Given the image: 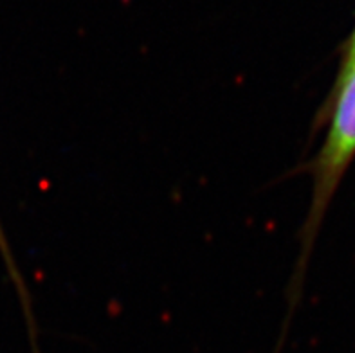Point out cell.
<instances>
[{
  "instance_id": "obj_1",
  "label": "cell",
  "mask_w": 355,
  "mask_h": 353,
  "mask_svg": "<svg viewBox=\"0 0 355 353\" xmlns=\"http://www.w3.org/2000/svg\"><path fill=\"white\" fill-rule=\"evenodd\" d=\"M324 112L329 128L320 152L311 161L312 198L302 227V249L294 270V295L291 303H296L300 298L303 277L324 215L355 159V63L339 67L336 83L324 103Z\"/></svg>"
},
{
  "instance_id": "obj_2",
  "label": "cell",
  "mask_w": 355,
  "mask_h": 353,
  "mask_svg": "<svg viewBox=\"0 0 355 353\" xmlns=\"http://www.w3.org/2000/svg\"><path fill=\"white\" fill-rule=\"evenodd\" d=\"M0 252H2V258H4L6 265H8V270H9V274H11V277H13L15 285H17V291H18V294H20V300H22L24 309H26V312H27V319H29V321H33L29 295H27L26 285H24L22 277H20V274H18V268H17V265H15V259H13V256H11V250H9L8 241H6L2 225H0Z\"/></svg>"
},
{
  "instance_id": "obj_3",
  "label": "cell",
  "mask_w": 355,
  "mask_h": 353,
  "mask_svg": "<svg viewBox=\"0 0 355 353\" xmlns=\"http://www.w3.org/2000/svg\"><path fill=\"white\" fill-rule=\"evenodd\" d=\"M355 63V29L348 36L347 42L343 44V56H341V67H347Z\"/></svg>"
}]
</instances>
